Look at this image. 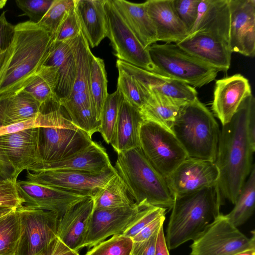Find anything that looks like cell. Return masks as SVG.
I'll return each instance as SVG.
<instances>
[{"label": "cell", "instance_id": "obj_20", "mask_svg": "<svg viewBox=\"0 0 255 255\" xmlns=\"http://www.w3.org/2000/svg\"><path fill=\"white\" fill-rule=\"evenodd\" d=\"M176 44L219 71L226 72L230 67L232 52L229 44L214 35L204 32L194 33Z\"/></svg>", "mask_w": 255, "mask_h": 255}, {"label": "cell", "instance_id": "obj_53", "mask_svg": "<svg viewBox=\"0 0 255 255\" xmlns=\"http://www.w3.org/2000/svg\"><path fill=\"white\" fill-rule=\"evenodd\" d=\"M235 255H255V250H248Z\"/></svg>", "mask_w": 255, "mask_h": 255}, {"label": "cell", "instance_id": "obj_27", "mask_svg": "<svg viewBox=\"0 0 255 255\" xmlns=\"http://www.w3.org/2000/svg\"><path fill=\"white\" fill-rule=\"evenodd\" d=\"M105 0H75L82 32L89 47L97 46L106 37Z\"/></svg>", "mask_w": 255, "mask_h": 255}, {"label": "cell", "instance_id": "obj_26", "mask_svg": "<svg viewBox=\"0 0 255 255\" xmlns=\"http://www.w3.org/2000/svg\"><path fill=\"white\" fill-rule=\"evenodd\" d=\"M112 166L105 148L93 141L82 151L63 160L46 165L39 171L71 170L99 174Z\"/></svg>", "mask_w": 255, "mask_h": 255}, {"label": "cell", "instance_id": "obj_47", "mask_svg": "<svg viewBox=\"0 0 255 255\" xmlns=\"http://www.w3.org/2000/svg\"><path fill=\"white\" fill-rule=\"evenodd\" d=\"M160 228L148 239L141 242L133 243L131 255H155Z\"/></svg>", "mask_w": 255, "mask_h": 255}, {"label": "cell", "instance_id": "obj_12", "mask_svg": "<svg viewBox=\"0 0 255 255\" xmlns=\"http://www.w3.org/2000/svg\"><path fill=\"white\" fill-rule=\"evenodd\" d=\"M20 234L17 255H37L57 236L58 216L53 212L25 206L16 209Z\"/></svg>", "mask_w": 255, "mask_h": 255}, {"label": "cell", "instance_id": "obj_51", "mask_svg": "<svg viewBox=\"0 0 255 255\" xmlns=\"http://www.w3.org/2000/svg\"><path fill=\"white\" fill-rule=\"evenodd\" d=\"M248 130L251 143L255 145V104L252 106L250 112Z\"/></svg>", "mask_w": 255, "mask_h": 255}, {"label": "cell", "instance_id": "obj_32", "mask_svg": "<svg viewBox=\"0 0 255 255\" xmlns=\"http://www.w3.org/2000/svg\"><path fill=\"white\" fill-rule=\"evenodd\" d=\"M130 196L125 183L117 173L93 196L94 209L131 206L134 202Z\"/></svg>", "mask_w": 255, "mask_h": 255}, {"label": "cell", "instance_id": "obj_7", "mask_svg": "<svg viewBox=\"0 0 255 255\" xmlns=\"http://www.w3.org/2000/svg\"><path fill=\"white\" fill-rule=\"evenodd\" d=\"M154 73L201 88L214 81L217 69L188 54L175 43H154L147 48Z\"/></svg>", "mask_w": 255, "mask_h": 255}, {"label": "cell", "instance_id": "obj_29", "mask_svg": "<svg viewBox=\"0 0 255 255\" xmlns=\"http://www.w3.org/2000/svg\"><path fill=\"white\" fill-rule=\"evenodd\" d=\"M143 121L139 110L123 99L110 143L117 154L140 148L139 131Z\"/></svg>", "mask_w": 255, "mask_h": 255}, {"label": "cell", "instance_id": "obj_28", "mask_svg": "<svg viewBox=\"0 0 255 255\" xmlns=\"http://www.w3.org/2000/svg\"><path fill=\"white\" fill-rule=\"evenodd\" d=\"M112 1L124 20L145 49L156 43V28L147 12L144 2L134 3L124 0Z\"/></svg>", "mask_w": 255, "mask_h": 255}, {"label": "cell", "instance_id": "obj_13", "mask_svg": "<svg viewBox=\"0 0 255 255\" xmlns=\"http://www.w3.org/2000/svg\"><path fill=\"white\" fill-rule=\"evenodd\" d=\"M106 37L119 60L154 72L147 49H145L124 20L112 0H105Z\"/></svg>", "mask_w": 255, "mask_h": 255}, {"label": "cell", "instance_id": "obj_30", "mask_svg": "<svg viewBox=\"0 0 255 255\" xmlns=\"http://www.w3.org/2000/svg\"><path fill=\"white\" fill-rule=\"evenodd\" d=\"M40 111V105L24 90L0 96V128L33 118Z\"/></svg>", "mask_w": 255, "mask_h": 255}, {"label": "cell", "instance_id": "obj_57", "mask_svg": "<svg viewBox=\"0 0 255 255\" xmlns=\"http://www.w3.org/2000/svg\"><path fill=\"white\" fill-rule=\"evenodd\" d=\"M11 255H17L16 253L14 254H12Z\"/></svg>", "mask_w": 255, "mask_h": 255}, {"label": "cell", "instance_id": "obj_49", "mask_svg": "<svg viewBox=\"0 0 255 255\" xmlns=\"http://www.w3.org/2000/svg\"><path fill=\"white\" fill-rule=\"evenodd\" d=\"M165 219V215H163L150 223L131 238L133 242H141L148 239L157 229L163 225Z\"/></svg>", "mask_w": 255, "mask_h": 255}, {"label": "cell", "instance_id": "obj_22", "mask_svg": "<svg viewBox=\"0 0 255 255\" xmlns=\"http://www.w3.org/2000/svg\"><path fill=\"white\" fill-rule=\"evenodd\" d=\"M118 69H122L132 75L138 83L147 90L156 91L173 99L189 102L197 98L196 90L190 85L148 71L118 59Z\"/></svg>", "mask_w": 255, "mask_h": 255}, {"label": "cell", "instance_id": "obj_35", "mask_svg": "<svg viewBox=\"0 0 255 255\" xmlns=\"http://www.w3.org/2000/svg\"><path fill=\"white\" fill-rule=\"evenodd\" d=\"M90 82L91 96L97 120L100 122L101 113L108 95V81L103 59L89 52Z\"/></svg>", "mask_w": 255, "mask_h": 255}, {"label": "cell", "instance_id": "obj_50", "mask_svg": "<svg viewBox=\"0 0 255 255\" xmlns=\"http://www.w3.org/2000/svg\"><path fill=\"white\" fill-rule=\"evenodd\" d=\"M155 255H170L163 231V226L159 229L156 244Z\"/></svg>", "mask_w": 255, "mask_h": 255}, {"label": "cell", "instance_id": "obj_2", "mask_svg": "<svg viewBox=\"0 0 255 255\" xmlns=\"http://www.w3.org/2000/svg\"><path fill=\"white\" fill-rule=\"evenodd\" d=\"M53 39L30 20L14 25L12 40L0 68V96L23 90L44 65Z\"/></svg>", "mask_w": 255, "mask_h": 255}, {"label": "cell", "instance_id": "obj_41", "mask_svg": "<svg viewBox=\"0 0 255 255\" xmlns=\"http://www.w3.org/2000/svg\"><path fill=\"white\" fill-rule=\"evenodd\" d=\"M17 179L0 178V210H15L23 205L16 187Z\"/></svg>", "mask_w": 255, "mask_h": 255}, {"label": "cell", "instance_id": "obj_38", "mask_svg": "<svg viewBox=\"0 0 255 255\" xmlns=\"http://www.w3.org/2000/svg\"><path fill=\"white\" fill-rule=\"evenodd\" d=\"M118 69L117 90L121 92L125 101L140 110L146 103L147 92L132 75L122 69Z\"/></svg>", "mask_w": 255, "mask_h": 255}, {"label": "cell", "instance_id": "obj_11", "mask_svg": "<svg viewBox=\"0 0 255 255\" xmlns=\"http://www.w3.org/2000/svg\"><path fill=\"white\" fill-rule=\"evenodd\" d=\"M38 138V128L0 135V163L11 178L17 179L24 170H39L41 159Z\"/></svg>", "mask_w": 255, "mask_h": 255}, {"label": "cell", "instance_id": "obj_45", "mask_svg": "<svg viewBox=\"0 0 255 255\" xmlns=\"http://www.w3.org/2000/svg\"><path fill=\"white\" fill-rule=\"evenodd\" d=\"M200 1V0H173L175 10L189 32L197 18Z\"/></svg>", "mask_w": 255, "mask_h": 255}, {"label": "cell", "instance_id": "obj_52", "mask_svg": "<svg viewBox=\"0 0 255 255\" xmlns=\"http://www.w3.org/2000/svg\"><path fill=\"white\" fill-rule=\"evenodd\" d=\"M0 178L9 179L11 178L8 173L0 163Z\"/></svg>", "mask_w": 255, "mask_h": 255}, {"label": "cell", "instance_id": "obj_19", "mask_svg": "<svg viewBox=\"0 0 255 255\" xmlns=\"http://www.w3.org/2000/svg\"><path fill=\"white\" fill-rule=\"evenodd\" d=\"M252 94L249 80L236 74L216 81L212 109L222 125L229 123L243 101Z\"/></svg>", "mask_w": 255, "mask_h": 255}, {"label": "cell", "instance_id": "obj_6", "mask_svg": "<svg viewBox=\"0 0 255 255\" xmlns=\"http://www.w3.org/2000/svg\"><path fill=\"white\" fill-rule=\"evenodd\" d=\"M172 131L188 157L215 162L220 130L213 115L198 98L182 107Z\"/></svg>", "mask_w": 255, "mask_h": 255}, {"label": "cell", "instance_id": "obj_54", "mask_svg": "<svg viewBox=\"0 0 255 255\" xmlns=\"http://www.w3.org/2000/svg\"><path fill=\"white\" fill-rule=\"evenodd\" d=\"M5 52H6V51H0V67L2 64V62H3V61L4 59Z\"/></svg>", "mask_w": 255, "mask_h": 255}, {"label": "cell", "instance_id": "obj_43", "mask_svg": "<svg viewBox=\"0 0 255 255\" xmlns=\"http://www.w3.org/2000/svg\"><path fill=\"white\" fill-rule=\"evenodd\" d=\"M53 0H16L15 3L30 21L38 23L45 14Z\"/></svg>", "mask_w": 255, "mask_h": 255}, {"label": "cell", "instance_id": "obj_5", "mask_svg": "<svg viewBox=\"0 0 255 255\" xmlns=\"http://www.w3.org/2000/svg\"><path fill=\"white\" fill-rule=\"evenodd\" d=\"M114 167L135 203L172 208L174 198L165 178L149 163L140 148L118 153Z\"/></svg>", "mask_w": 255, "mask_h": 255}, {"label": "cell", "instance_id": "obj_42", "mask_svg": "<svg viewBox=\"0 0 255 255\" xmlns=\"http://www.w3.org/2000/svg\"><path fill=\"white\" fill-rule=\"evenodd\" d=\"M82 32L75 6L69 11L60 25L53 40L63 41L78 37Z\"/></svg>", "mask_w": 255, "mask_h": 255}, {"label": "cell", "instance_id": "obj_44", "mask_svg": "<svg viewBox=\"0 0 255 255\" xmlns=\"http://www.w3.org/2000/svg\"><path fill=\"white\" fill-rule=\"evenodd\" d=\"M166 210L165 208L155 206L143 208L134 223L123 235L132 238L150 223L161 216L165 215Z\"/></svg>", "mask_w": 255, "mask_h": 255}, {"label": "cell", "instance_id": "obj_8", "mask_svg": "<svg viewBox=\"0 0 255 255\" xmlns=\"http://www.w3.org/2000/svg\"><path fill=\"white\" fill-rule=\"evenodd\" d=\"M90 50L81 32L75 48L77 73L75 82L69 96L59 104L75 126L92 136L99 132L100 122L96 117L90 89Z\"/></svg>", "mask_w": 255, "mask_h": 255}, {"label": "cell", "instance_id": "obj_37", "mask_svg": "<svg viewBox=\"0 0 255 255\" xmlns=\"http://www.w3.org/2000/svg\"><path fill=\"white\" fill-rule=\"evenodd\" d=\"M20 234L16 210L0 217V255L16 253Z\"/></svg>", "mask_w": 255, "mask_h": 255}, {"label": "cell", "instance_id": "obj_9", "mask_svg": "<svg viewBox=\"0 0 255 255\" xmlns=\"http://www.w3.org/2000/svg\"><path fill=\"white\" fill-rule=\"evenodd\" d=\"M139 142L145 158L164 178L188 157L171 130L151 121L141 124Z\"/></svg>", "mask_w": 255, "mask_h": 255}, {"label": "cell", "instance_id": "obj_15", "mask_svg": "<svg viewBox=\"0 0 255 255\" xmlns=\"http://www.w3.org/2000/svg\"><path fill=\"white\" fill-rule=\"evenodd\" d=\"M146 207L134 202L128 207L94 209L82 249L89 250L109 237L123 235Z\"/></svg>", "mask_w": 255, "mask_h": 255}, {"label": "cell", "instance_id": "obj_3", "mask_svg": "<svg viewBox=\"0 0 255 255\" xmlns=\"http://www.w3.org/2000/svg\"><path fill=\"white\" fill-rule=\"evenodd\" d=\"M173 198L165 236L169 250L196 238L220 214L223 204L217 185Z\"/></svg>", "mask_w": 255, "mask_h": 255}, {"label": "cell", "instance_id": "obj_33", "mask_svg": "<svg viewBox=\"0 0 255 255\" xmlns=\"http://www.w3.org/2000/svg\"><path fill=\"white\" fill-rule=\"evenodd\" d=\"M57 82V69L44 65L23 90L32 96L41 107L52 102L58 103L55 93Z\"/></svg>", "mask_w": 255, "mask_h": 255}, {"label": "cell", "instance_id": "obj_25", "mask_svg": "<svg viewBox=\"0 0 255 255\" xmlns=\"http://www.w3.org/2000/svg\"><path fill=\"white\" fill-rule=\"evenodd\" d=\"M230 17L228 0H200L197 18L188 35L207 33L229 45Z\"/></svg>", "mask_w": 255, "mask_h": 255}, {"label": "cell", "instance_id": "obj_23", "mask_svg": "<svg viewBox=\"0 0 255 255\" xmlns=\"http://www.w3.org/2000/svg\"><path fill=\"white\" fill-rule=\"evenodd\" d=\"M79 36L63 41L53 40L44 64L53 67L57 70L58 82L55 93L58 103L69 96L75 82L77 73L75 48Z\"/></svg>", "mask_w": 255, "mask_h": 255}, {"label": "cell", "instance_id": "obj_46", "mask_svg": "<svg viewBox=\"0 0 255 255\" xmlns=\"http://www.w3.org/2000/svg\"><path fill=\"white\" fill-rule=\"evenodd\" d=\"M6 11H3L0 15V51H5L12 40L14 25L6 19Z\"/></svg>", "mask_w": 255, "mask_h": 255}, {"label": "cell", "instance_id": "obj_14", "mask_svg": "<svg viewBox=\"0 0 255 255\" xmlns=\"http://www.w3.org/2000/svg\"><path fill=\"white\" fill-rule=\"evenodd\" d=\"M116 174L113 166L99 174L71 170L27 171L26 177L27 180L48 186L93 197Z\"/></svg>", "mask_w": 255, "mask_h": 255}, {"label": "cell", "instance_id": "obj_1", "mask_svg": "<svg viewBox=\"0 0 255 255\" xmlns=\"http://www.w3.org/2000/svg\"><path fill=\"white\" fill-rule=\"evenodd\" d=\"M255 104L252 94L241 103L231 121L220 130L215 163L219 177L217 183L223 199L235 204L253 166L255 150L250 140L248 122L250 112Z\"/></svg>", "mask_w": 255, "mask_h": 255}, {"label": "cell", "instance_id": "obj_21", "mask_svg": "<svg viewBox=\"0 0 255 255\" xmlns=\"http://www.w3.org/2000/svg\"><path fill=\"white\" fill-rule=\"evenodd\" d=\"M92 196H87L71 206L58 219L57 237L69 248L82 249L94 211Z\"/></svg>", "mask_w": 255, "mask_h": 255}, {"label": "cell", "instance_id": "obj_36", "mask_svg": "<svg viewBox=\"0 0 255 255\" xmlns=\"http://www.w3.org/2000/svg\"><path fill=\"white\" fill-rule=\"evenodd\" d=\"M123 97L117 90L108 94L104 104L100 118L99 132L104 140L110 144L113 139Z\"/></svg>", "mask_w": 255, "mask_h": 255}, {"label": "cell", "instance_id": "obj_24", "mask_svg": "<svg viewBox=\"0 0 255 255\" xmlns=\"http://www.w3.org/2000/svg\"><path fill=\"white\" fill-rule=\"evenodd\" d=\"M144 3L156 28L157 42L176 44L188 36V30L178 17L173 0H148Z\"/></svg>", "mask_w": 255, "mask_h": 255}, {"label": "cell", "instance_id": "obj_40", "mask_svg": "<svg viewBox=\"0 0 255 255\" xmlns=\"http://www.w3.org/2000/svg\"><path fill=\"white\" fill-rule=\"evenodd\" d=\"M133 244L130 238L113 236L89 249L85 255H131Z\"/></svg>", "mask_w": 255, "mask_h": 255}, {"label": "cell", "instance_id": "obj_39", "mask_svg": "<svg viewBox=\"0 0 255 255\" xmlns=\"http://www.w3.org/2000/svg\"><path fill=\"white\" fill-rule=\"evenodd\" d=\"M74 6L75 0H53L46 13L37 24L48 31L54 39L60 25Z\"/></svg>", "mask_w": 255, "mask_h": 255}, {"label": "cell", "instance_id": "obj_17", "mask_svg": "<svg viewBox=\"0 0 255 255\" xmlns=\"http://www.w3.org/2000/svg\"><path fill=\"white\" fill-rule=\"evenodd\" d=\"M16 187L24 206L56 213L60 218L85 196L26 180H17Z\"/></svg>", "mask_w": 255, "mask_h": 255}, {"label": "cell", "instance_id": "obj_18", "mask_svg": "<svg viewBox=\"0 0 255 255\" xmlns=\"http://www.w3.org/2000/svg\"><path fill=\"white\" fill-rule=\"evenodd\" d=\"M230 10L229 46L231 52L255 55V0H228Z\"/></svg>", "mask_w": 255, "mask_h": 255}, {"label": "cell", "instance_id": "obj_55", "mask_svg": "<svg viewBox=\"0 0 255 255\" xmlns=\"http://www.w3.org/2000/svg\"><path fill=\"white\" fill-rule=\"evenodd\" d=\"M12 211V210H0V217L3 216V215L9 213L10 211Z\"/></svg>", "mask_w": 255, "mask_h": 255}, {"label": "cell", "instance_id": "obj_31", "mask_svg": "<svg viewBox=\"0 0 255 255\" xmlns=\"http://www.w3.org/2000/svg\"><path fill=\"white\" fill-rule=\"evenodd\" d=\"M143 88L147 92V97L145 105L139 111L144 121L154 122L172 131L180 110L188 102L173 99L155 90Z\"/></svg>", "mask_w": 255, "mask_h": 255}, {"label": "cell", "instance_id": "obj_56", "mask_svg": "<svg viewBox=\"0 0 255 255\" xmlns=\"http://www.w3.org/2000/svg\"><path fill=\"white\" fill-rule=\"evenodd\" d=\"M7 2L6 0H0V9L2 8Z\"/></svg>", "mask_w": 255, "mask_h": 255}, {"label": "cell", "instance_id": "obj_10", "mask_svg": "<svg viewBox=\"0 0 255 255\" xmlns=\"http://www.w3.org/2000/svg\"><path fill=\"white\" fill-rule=\"evenodd\" d=\"M190 255H235L255 250V231L251 238L241 232L219 214L193 240Z\"/></svg>", "mask_w": 255, "mask_h": 255}, {"label": "cell", "instance_id": "obj_34", "mask_svg": "<svg viewBox=\"0 0 255 255\" xmlns=\"http://www.w3.org/2000/svg\"><path fill=\"white\" fill-rule=\"evenodd\" d=\"M255 203V167L253 166L237 197L233 210L225 215L236 227L242 225L252 216Z\"/></svg>", "mask_w": 255, "mask_h": 255}, {"label": "cell", "instance_id": "obj_16", "mask_svg": "<svg viewBox=\"0 0 255 255\" xmlns=\"http://www.w3.org/2000/svg\"><path fill=\"white\" fill-rule=\"evenodd\" d=\"M219 177L215 162L188 157L165 178L174 197L216 185Z\"/></svg>", "mask_w": 255, "mask_h": 255}, {"label": "cell", "instance_id": "obj_4", "mask_svg": "<svg viewBox=\"0 0 255 255\" xmlns=\"http://www.w3.org/2000/svg\"><path fill=\"white\" fill-rule=\"evenodd\" d=\"M39 115L38 146L41 164L37 172L46 165L77 154L93 141L92 136L72 122L57 103L42 106Z\"/></svg>", "mask_w": 255, "mask_h": 255}, {"label": "cell", "instance_id": "obj_48", "mask_svg": "<svg viewBox=\"0 0 255 255\" xmlns=\"http://www.w3.org/2000/svg\"><path fill=\"white\" fill-rule=\"evenodd\" d=\"M37 255H80L66 246L57 237Z\"/></svg>", "mask_w": 255, "mask_h": 255}]
</instances>
